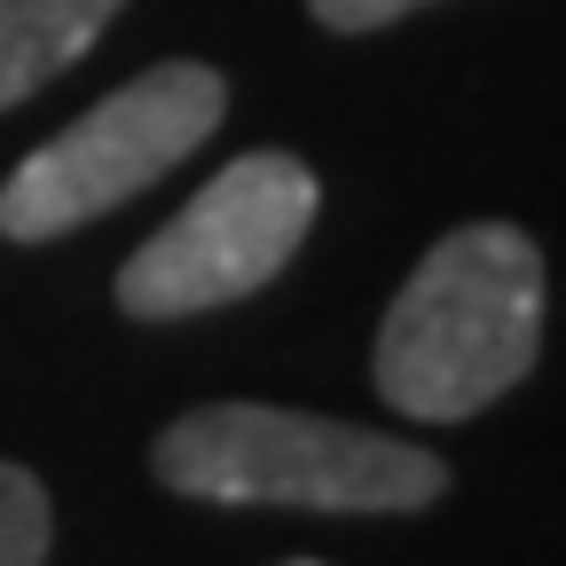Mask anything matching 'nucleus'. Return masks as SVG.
<instances>
[{
	"instance_id": "5",
	"label": "nucleus",
	"mask_w": 566,
	"mask_h": 566,
	"mask_svg": "<svg viewBox=\"0 0 566 566\" xmlns=\"http://www.w3.org/2000/svg\"><path fill=\"white\" fill-rule=\"evenodd\" d=\"M126 0H0V111L80 63Z\"/></svg>"
},
{
	"instance_id": "1",
	"label": "nucleus",
	"mask_w": 566,
	"mask_h": 566,
	"mask_svg": "<svg viewBox=\"0 0 566 566\" xmlns=\"http://www.w3.org/2000/svg\"><path fill=\"white\" fill-rule=\"evenodd\" d=\"M543 354V252L512 221H464L409 268L378 323V394L409 417H480Z\"/></svg>"
},
{
	"instance_id": "3",
	"label": "nucleus",
	"mask_w": 566,
	"mask_h": 566,
	"mask_svg": "<svg viewBox=\"0 0 566 566\" xmlns=\"http://www.w3.org/2000/svg\"><path fill=\"white\" fill-rule=\"evenodd\" d=\"M229 118V80L212 63H158L103 95L87 118H71L55 142L0 181V237L9 244H48L103 221L111 205L142 197L158 174H174L212 126Z\"/></svg>"
},
{
	"instance_id": "4",
	"label": "nucleus",
	"mask_w": 566,
	"mask_h": 566,
	"mask_svg": "<svg viewBox=\"0 0 566 566\" xmlns=\"http://www.w3.org/2000/svg\"><path fill=\"white\" fill-rule=\"evenodd\" d=\"M315 205H323V181L292 150L229 158L118 268V307L134 323H181V315H205V307L252 300L307 244Z\"/></svg>"
},
{
	"instance_id": "2",
	"label": "nucleus",
	"mask_w": 566,
	"mask_h": 566,
	"mask_svg": "<svg viewBox=\"0 0 566 566\" xmlns=\"http://www.w3.org/2000/svg\"><path fill=\"white\" fill-rule=\"evenodd\" d=\"M150 472L205 504L292 512H424L449 488V464L433 449L275 401H205L174 417L150 449Z\"/></svg>"
},
{
	"instance_id": "7",
	"label": "nucleus",
	"mask_w": 566,
	"mask_h": 566,
	"mask_svg": "<svg viewBox=\"0 0 566 566\" xmlns=\"http://www.w3.org/2000/svg\"><path fill=\"white\" fill-rule=\"evenodd\" d=\"M323 32H378V24H401L417 9H433V0H307Z\"/></svg>"
},
{
	"instance_id": "6",
	"label": "nucleus",
	"mask_w": 566,
	"mask_h": 566,
	"mask_svg": "<svg viewBox=\"0 0 566 566\" xmlns=\"http://www.w3.org/2000/svg\"><path fill=\"white\" fill-rule=\"evenodd\" d=\"M48 535H55L48 488L0 457V566H48Z\"/></svg>"
},
{
	"instance_id": "8",
	"label": "nucleus",
	"mask_w": 566,
	"mask_h": 566,
	"mask_svg": "<svg viewBox=\"0 0 566 566\" xmlns=\"http://www.w3.org/2000/svg\"><path fill=\"white\" fill-rule=\"evenodd\" d=\"M283 566H315V558H283Z\"/></svg>"
}]
</instances>
